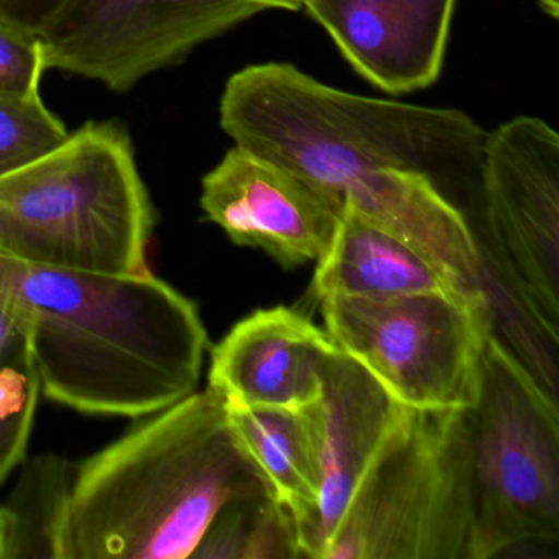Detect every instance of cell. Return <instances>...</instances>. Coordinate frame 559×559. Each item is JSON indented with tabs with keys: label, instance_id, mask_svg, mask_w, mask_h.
<instances>
[{
	"label": "cell",
	"instance_id": "277c9868",
	"mask_svg": "<svg viewBox=\"0 0 559 559\" xmlns=\"http://www.w3.org/2000/svg\"><path fill=\"white\" fill-rule=\"evenodd\" d=\"M156 214L129 133L90 122L0 176V253L64 270L145 274Z\"/></svg>",
	"mask_w": 559,
	"mask_h": 559
},
{
	"label": "cell",
	"instance_id": "7402d4cb",
	"mask_svg": "<svg viewBox=\"0 0 559 559\" xmlns=\"http://www.w3.org/2000/svg\"><path fill=\"white\" fill-rule=\"evenodd\" d=\"M27 353L31 352L24 323L0 304V368L11 365Z\"/></svg>",
	"mask_w": 559,
	"mask_h": 559
},
{
	"label": "cell",
	"instance_id": "e0dca14e",
	"mask_svg": "<svg viewBox=\"0 0 559 559\" xmlns=\"http://www.w3.org/2000/svg\"><path fill=\"white\" fill-rule=\"evenodd\" d=\"M299 556L289 513L273 499L243 500L225 507L212 522L192 558Z\"/></svg>",
	"mask_w": 559,
	"mask_h": 559
},
{
	"label": "cell",
	"instance_id": "d6986e66",
	"mask_svg": "<svg viewBox=\"0 0 559 559\" xmlns=\"http://www.w3.org/2000/svg\"><path fill=\"white\" fill-rule=\"evenodd\" d=\"M70 136L44 100L0 99V176L57 148Z\"/></svg>",
	"mask_w": 559,
	"mask_h": 559
},
{
	"label": "cell",
	"instance_id": "ba28073f",
	"mask_svg": "<svg viewBox=\"0 0 559 559\" xmlns=\"http://www.w3.org/2000/svg\"><path fill=\"white\" fill-rule=\"evenodd\" d=\"M477 192L507 297L538 336L558 345V133L526 116L487 133Z\"/></svg>",
	"mask_w": 559,
	"mask_h": 559
},
{
	"label": "cell",
	"instance_id": "6da1fadb",
	"mask_svg": "<svg viewBox=\"0 0 559 559\" xmlns=\"http://www.w3.org/2000/svg\"><path fill=\"white\" fill-rule=\"evenodd\" d=\"M0 304L24 323L40 392L86 415L142 418L198 389V306L155 274H100L0 253Z\"/></svg>",
	"mask_w": 559,
	"mask_h": 559
},
{
	"label": "cell",
	"instance_id": "3957f363",
	"mask_svg": "<svg viewBox=\"0 0 559 559\" xmlns=\"http://www.w3.org/2000/svg\"><path fill=\"white\" fill-rule=\"evenodd\" d=\"M221 127L235 145L293 169L342 212L356 186L385 169L421 173L441 192L448 179L479 186L487 140L461 110L356 96L289 63L235 73L222 94Z\"/></svg>",
	"mask_w": 559,
	"mask_h": 559
},
{
	"label": "cell",
	"instance_id": "44dd1931",
	"mask_svg": "<svg viewBox=\"0 0 559 559\" xmlns=\"http://www.w3.org/2000/svg\"><path fill=\"white\" fill-rule=\"evenodd\" d=\"M73 0H0V22L40 38Z\"/></svg>",
	"mask_w": 559,
	"mask_h": 559
},
{
	"label": "cell",
	"instance_id": "ffe728a7",
	"mask_svg": "<svg viewBox=\"0 0 559 559\" xmlns=\"http://www.w3.org/2000/svg\"><path fill=\"white\" fill-rule=\"evenodd\" d=\"M45 71L47 63L40 38L0 22V99L41 100Z\"/></svg>",
	"mask_w": 559,
	"mask_h": 559
},
{
	"label": "cell",
	"instance_id": "2e32d148",
	"mask_svg": "<svg viewBox=\"0 0 559 559\" xmlns=\"http://www.w3.org/2000/svg\"><path fill=\"white\" fill-rule=\"evenodd\" d=\"M74 466L57 453L28 457L9 496V559H67Z\"/></svg>",
	"mask_w": 559,
	"mask_h": 559
},
{
	"label": "cell",
	"instance_id": "8992f818",
	"mask_svg": "<svg viewBox=\"0 0 559 559\" xmlns=\"http://www.w3.org/2000/svg\"><path fill=\"white\" fill-rule=\"evenodd\" d=\"M474 484V559L559 539V412L519 356L490 333L476 404L464 411Z\"/></svg>",
	"mask_w": 559,
	"mask_h": 559
},
{
	"label": "cell",
	"instance_id": "cb8c5ba5",
	"mask_svg": "<svg viewBox=\"0 0 559 559\" xmlns=\"http://www.w3.org/2000/svg\"><path fill=\"white\" fill-rule=\"evenodd\" d=\"M538 2L543 11L546 12V15H549L551 19H558L559 0H538Z\"/></svg>",
	"mask_w": 559,
	"mask_h": 559
},
{
	"label": "cell",
	"instance_id": "4fadbf2b",
	"mask_svg": "<svg viewBox=\"0 0 559 559\" xmlns=\"http://www.w3.org/2000/svg\"><path fill=\"white\" fill-rule=\"evenodd\" d=\"M335 352L329 333L296 310H257L212 349L209 385L228 404L297 411L319 397Z\"/></svg>",
	"mask_w": 559,
	"mask_h": 559
},
{
	"label": "cell",
	"instance_id": "30bf717a",
	"mask_svg": "<svg viewBox=\"0 0 559 559\" xmlns=\"http://www.w3.org/2000/svg\"><path fill=\"white\" fill-rule=\"evenodd\" d=\"M201 207L235 245L264 251L284 270L317 263L342 215L306 178L237 145L202 179Z\"/></svg>",
	"mask_w": 559,
	"mask_h": 559
},
{
	"label": "cell",
	"instance_id": "8fae6325",
	"mask_svg": "<svg viewBox=\"0 0 559 559\" xmlns=\"http://www.w3.org/2000/svg\"><path fill=\"white\" fill-rule=\"evenodd\" d=\"M407 408L359 362L338 349L333 353L319 397L302 408L316 443L320 496L306 519L293 526L297 555L322 559L362 473Z\"/></svg>",
	"mask_w": 559,
	"mask_h": 559
},
{
	"label": "cell",
	"instance_id": "d4e9b609",
	"mask_svg": "<svg viewBox=\"0 0 559 559\" xmlns=\"http://www.w3.org/2000/svg\"><path fill=\"white\" fill-rule=\"evenodd\" d=\"M297 4L300 5V9H302V4H300V0H296Z\"/></svg>",
	"mask_w": 559,
	"mask_h": 559
},
{
	"label": "cell",
	"instance_id": "ac0fdd59",
	"mask_svg": "<svg viewBox=\"0 0 559 559\" xmlns=\"http://www.w3.org/2000/svg\"><path fill=\"white\" fill-rule=\"evenodd\" d=\"M40 394L31 353L0 368V486L24 463Z\"/></svg>",
	"mask_w": 559,
	"mask_h": 559
},
{
	"label": "cell",
	"instance_id": "52a82bcc",
	"mask_svg": "<svg viewBox=\"0 0 559 559\" xmlns=\"http://www.w3.org/2000/svg\"><path fill=\"white\" fill-rule=\"evenodd\" d=\"M320 307L335 348L405 407L467 411L476 404L493 332L487 294L333 296Z\"/></svg>",
	"mask_w": 559,
	"mask_h": 559
},
{
	"label": "cell",
	"instance_id": "9a60e30c",
	"mask_svg": "<svg viewBox=\"0 0 559 559\" xmlns=\"http://www.w3.org/2000/svg\"><path fill=\"white\" fill-rule=\"evenodd\" d=\"M227 402V401H225ZM228 418L274 500L297 525L317 506L320 471L312 428L302 408L243 407L228 404Z\"/></svg>",
	"mask_w": 559,
	"mask_h": 559
},
{
	"label": "cell",
	"instance_id": "7a4b0ae2",
	"mask_svg": "<svg viewBox=\"0 0 559 559\" xmlns=\"http://www.w3.org/2000/svg\"><path fill=\"white\" fill-rule=\"evenodd\" d=\"M261 497L270 486L207 385L74 466L67 559L192 558L225 507Z\"/></svg>",
	"mask_w": 559,
	"mask_h": 559
},
{
	"label": "cell",
	"instance_id": "9c48e42d",
	"mask_svg": "<svg viewBox=\"0 0 559 559\" xmlns=\"http://www.w3.org/2000/svg\"><path fill=\"white\" fill-rule=\"evenodd\" d=\"M296 0H73L41 35L47 70L127 93L195 48Z\"/></svg>",
	"mask_w": 559,
	"mask_h": 559
},
{
	"label": "cell",
	"instance_id": "603a6c76",
	"mask_svg": "<svg viewBox=\"0 0 559 559\" xmlns=\"http://www.w3.org/2000/svg\"><path fill=\"white\" fill-rule=\"evenodd\" d=\"M12 542V516L4 506L0 507V559H9Z\"/></svg>",
	"mask_w": 559,
	"mask_h": 559
},
{
	"label": "cell",
	"instance_id": "5b68a950",
	"mask_svg": "<svg viewBox=\"0 0 559 559\" xmlns=\"http://www.w3.org/2000/svg\"><path fill=\"white\" fill-rule=\"evenodd\" d=\"M464 411L407 408L353 490L322 559H474Z\"/></svg>",
	"mask_w": 559,
	"mask_h": 559
},
{
	"label": "cell",
	"instance_id": "7c38bea8",
	"mask_svg": "<svg viewBox=\"0 0 559 559\" xmlns=\"http://www.w3.org/2000/svg\"><path fill=\"white\" fill-rule=\"evenodd\" d=\"M345 60L384 93L431 86L443 70L456 0H300Z\"/></svg>",
	"mask_w": 559,
	"mask_h": 559
},
{
	"label": "cell",
	"instance_id": "5bb4252c",
	"mask_svg": "<svg viewBox=\"0 0 559 559\" xmlns=\"http://www.w3.org/2000/svg\"><path fill=\"white\" fill-rule=\"evenodd\" d=\"M312 293L325 297L411 296V294H487L461 283L427 254L391 231L343 209L332 243L317 261Z\"/></svg>",
	"mask_w": 559,
	"mask_h": 559
}]
</instances>
